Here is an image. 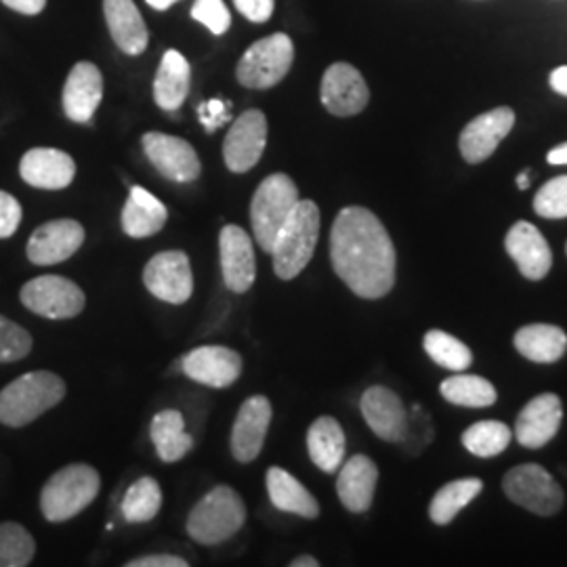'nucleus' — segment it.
I'll list each match as a JSON object with an SVG mask.
<instances>
[{"mask_svg": "<svg viewBox=\"0 0 567 567\" xmlns=\"http://www.w3.org/2000/svg\"><path fill=\"white\" fill-rule=\"evenodd\" d=\"M330 259L337 276L362 299H381L395 284V246L385 225L364 206H347L337 215Z\"/></svg>", "mask_w": 567, "mask_h": 567, "instance_id": "f257e3e1", "label": "nucleus"}, {"mask_svg": "<svg viewBox=\"0 0 567 567\" xmlns=\"http://www.w3.org/2000/svg\"><path fill=\"white\" fill-rule=\"evenodd\" d=\"M63 398L65 383L60 374L49 370L21 374L0 391V423L16 429L30 425L60 404Z\"/></svg>", "mask_w": 567, "mask_h": 567, "instance_id": "f03ea898", "label": "nucleus"}, {"mask_svg": "<svg viewBox=\"0 0 567 567\" xmlns=\"http://www.w3.org/2000/svg\"><path fill=\"white\" fill-rule=\"evenodd\" d=\"M320 238V208L313 200H299L282 225L274 248V269L280 280L297 278L311 261Z\"/></svg>", "mask_w": 567, "mask_h": 567, "instance_id": "7ed1b4c3", "label": "nucleus"}, {"mask_svg": "<svg viewBox=\"0 0 567 567\" xmlns=\"http://www.w3.org/2000/svg\"><path fill=\"white\" fill-rule=\"evenodd\" d=\"M102 487L100 473L91 465H68L51 475L41 492L42 515L51 524L76 517L97 498Z\"/></svg>", "mask_w": 567, "mask_h": 567, "instance_id": "20e7f679", "label": "nucleus"}, {"mask_svg": "<svg viewBox=\"0 0 567 567\" xmlns=\"http://www.w3.org/2000/svg\"><path fill=\"white\" fill-rule=\"evenodd\" d=\"M246 524L243 496L229 486L213 487L187 517V534L194 543L213 547L236 536Z\"/></svg>", "mask_w": 567, "mask_h": 567, "instance_id": "39448f33", "label": "nucleus"}, {"mask_svg": "<svg viewBox=\"0 0 567 567\" xmlns=\"http://www.w3.org/2000/svg\"><path fill=\"white\" fill-rule=\"evenodd\" d=\"M299 203V189L295 182L284 175L274 173L257 187L252 203H250V224L255 240L271 255L274 243Z\"/></svg>", "mask_w": 567, "mask_h": 567, "instance_id": "423d86ee", "label": "nucleus"}, {"mask_svg": "<svg viewBox=\"0 0 567 567\" xmlns=\"http://www.w3.org/2000/svg\"><path fill=\"white\" fill-rule=\"evenodd\" d=\"M295 61V44L288 34L276 32L248 47L238 61L236 76L246 89L265 91L284 81Z\"/></svg>", "mask_w": 567, "mask_h": 567, "instance_id": "0eeeda50", "label": "nucleus"}, {"mask_svg": "<svg viewBox=\"0 0 567 567\" xmlns=\"http://www.w3.org/2000/svg\"><path fill=\"white\" fill-rule=\"evenodd\" d=\"M503 487L515 505L543 517L555 515L566 501L564 489L547 468L532 463L511 468L503 480Z\"/></svg>", "mask_w": 567, "mask_h": 567, "instance_id": "6e6552de", "label": "nucleus"}, {"mask_svg": "<svg viewBox=\"0 0 567 567\" xmlns=\"http://www.w3.org/2000/svg\"><path fill=\"white\" fill-rule=\"evenodd\" d=\"M21 303L47 320H72L84 309V292L79 284L63 276H41L23 284Z\"/></svg>", "mask_w": 567, "mask_h": 567, "instance_id": "1a4fd4ad", "label": "nucleus"}, {"mask_svg": "<svg viewBox=\"0 0 567 567\" xmlns=\"http://www.w3.org/2000/svg\"><path fill=\"white\" fill-rule=\"evenodd\" d=\"M143 284L164 303H187L194 292L189 257L183 250H164L154 255L143 269Z\"/></svg>", "mask_w": 567, "mask_h": 567, "instance_id": "9d476101", "label": "nucleus"}, {"mask_svg": "<svg viewBox=\"0 0 567 567\" xmlns=\"http://www.w3.org/2000/svg\"><path fill=\"white\" fill-rule=\"evenodd\" d=\"M142 143L150 163L154 164L156 171L168 182L192 183L200 177V158L194 145H189L182 137L152 131L143 135Z\"/></svg>", "mask_w": 567, "mask_h": 567, "instance_id": "9b49d317", "label": "nucleus"}, {"mask_svg": "<svg viewBox=\"0 0 567 567\" xmlns=\"http://www.w3.org/2000/svg\"><path fill=\"white\" fill-rule=\"evenodd\" d=\"M267 143V118L261 110H246L231 124L224 142V161L231 173H248L255 168Z\"/></svg>", "mask_w": 567, "mask_h": 567, "instance_id": "f8f14e48", "label": "nucleus"}, {"mask_svg": "<svg viewBox=\"0 0 567 567\" xmlns=\"http://www.w3.org/2000/svg\"><path fill=\"white\" fill-rule=\"evenodd\" d=\"M320 97L332 116L349 118L364 110L370 102V89L364 76L351 63H332L324 72Z\"/></svg>", "mask_w": 567, "mask_h": 567, "instance_id": "ddd939ff", "label": "nucleus"}, {"mask_svg": "<svg viewBox=\"0 0 567 567\" xmlns=\"http://www.w3.org/2000/svg\"><path fill=\"white\" fill-rule=\"evenodd\" d=\"M185 377L200 385L225 389L243 374V355L221 344H204L189 351L182 362Z\"/></svg>", "mask_w": 567, "mask_h": 567, "instance_id": "4468645a", "label": "nucleus"}, {"mask_svg": "<svg viewBox=\"0 0 567 567\" xmlns=\"http://www.w3.org/2000/svg\"><path fill=\"white\" fill-rule=\"evenodd\" d=\"M271 414V402L265 395H252L240 405L231 429V454L238 463L248 465L261 454Z\"/></svg>", "mask_w": 567, "mask_h": 567, "instance_id": "2eb2a0df", "label": "nucleus"}, {"mask_svg": "<svg viewBox=\"0 0 567 567\" xmlns=\"http://www.w3.org/2000/svg\"><path fill=\"white\" fill-rule=\"evenodd\" d=\"M84 243V227L74 219H55L41 225L28 240L25 255L34 265H58L79 252Z\"/></svg>", "mask_w": 567, "mask_h": 567, "instance_id": "dca6fc26", "label": "nucleus"}, {"mask_svg": "<svg viewBox=\"0 0 567 567\" xmlns=\"http://www.w3.org/2000/svg\"><path fill=\"white\" fill-rule=\"evenodd\" d=\"M515 124V112L503 105L473 118L461 133V154L468 164L487 161Z\"/></svg>", "mask_w": 567, "mask_h": 567, "instance_id": "f3484780", "label": "nucleus"}, {"mask_svg": "<svg viewBox=\"0 0 567 567\" xmlns=\"http://www.w3.org/2000/svg\"><path fill=\"white\" fill-rule=\"evenodd\" d=\"M362 414L365 423L377 437L389 444L404 442L408 431V412L402 398L389 386L374 385L365 389L362 395Z\"/></svg>", "mask_w": 567, "mask_h": 567, "instance_id": "a211bd4d", "label": "nucleus"}, {"mask_svg": "<svg viewBox=\"0 0 567 567\" xmlns=\"http://www.w3.org/2000/svg\"><path fill=\"white\" fill-rule=\"evenodd\" d=\"M103 100L102 70L91 61H79L63 86V112L72 122L86 124L93 121Z\"/></svg>", "mask_w": 567, "mask_h": 567, "instance_id": "6ab92c4d", "label": "nucleus"}, {"mask_svg": "<svg viewBox=\"0 0 567 567\" xmlns=\"http://www.w3.org/2000/svg\"><path fill=\"white\" fill-rule=\"evenodd\" d=\"M224 282L229 290L243 295L257 278V257L250 236L238 225H225L219 236Z\"/></svg>", "mask_w": 567, "mask_h": 567, "instance_id": "aec40b11", "label": "nucleus"}, {"mask_svg": "<svg viewBox=\"0 0 567 567\" xmlns=\"http://www.w3.org/2000/svg\"><path fill=\"white\" fill-rule=\"evenodd\" d=\"M564 421V405L555 393H543L519 412L513 435L524 447L547 446Z\"/></svg>", "mask_w": 567, "mask_h": 567, "instance_id": "412c9836", "label": "nucleus"}, {"mask_svg": "<svg viewBox=\"0 0 567 567\" xmlns=\"http://www.w3.org/2000/svg\"><path fill=\"white\" fill-rule=\"evenodd\" d=\"M505 248L527 280H543L553 267L550 246L534 224L517 221L513 225L505 238Z\"/></svg>", "mask_w": 567, "mask_h": 567, "instance_id": "4be33fe9", "label": "nucleus"}, {"mask_svg": "<svg viewBox=\"0 0 567 567\" xmlns=\"http://www.w3.org/2000/svg\"><path fill=\"white\" fill-rule=\"evenodd\" d=\"M20 175L37 189H65L76 177V164L61 150L34 147L23 154Z\"/></svg>", "mask_w": 567, "mask_h": 567, "instance_id": "5701e85b", "label": "nucleus"}, {"mask_svg": "<svg viewBox=\"0 0 567 567\" xmlns=\"http://www.w3.org/2000/svg\"><path fill=\"white\" fill-rule=\"evenodd\" d=\"M377 484H379L377 465L364 454H355L339 468V480H337L339 501L351 513H365L372 507Z\"/></svg>", "mask_w": 567, "mask_h": 567, "instance_id": "b1692460", "label": "nucleus"}, {"mask_svg": "<svg viewBox=\"0 0 567 567\" xmlns=\"http://www.w3.org/2000/svg\"><path fill=\"white\" fill-rule=\"evenodd\" d=\"M103 13L118 49L126 55H142L150 34L137 4L133 0H103Z\"/></svg>", "mask_w": 567, "mask_h": 567, "instance_id": "393cba45", "label": "nucleus"}, {"mask_svg": "<svg viewBox=\"0 0 567 567\" xmlns=\"http://www.w3.org/2000/svg\"><path fill=\"white\" fill-rule=\"evenodd\" d=\"M168 219L166 206L143 187H133L122 208V229L128 238L142 240L156 236Z\"/></svg>", "mask_w": 567, "mask_h": 567, "instance_id": "a878e982", "label": "nucleus"}, {"mask_svg": "<svg viewBox=\"0 0 567 567\" xmlns=\"http://www.w3.org/2000/svg\"><path fill=\"white\" fill-rule=\"evenodd\" d=\"M267 492L271 505L284 513H295L305 519L320 517V505L313 498V494L295 475H290L280 466H271L267 471Z\"/></svg>", "mask_w": 567, "mask_h": 567, "instance_id": "bb28decb", "label": "nucleus"}, {"mask_svg": "<svg viewBox=\"0 0 567 567\" xmlns=\"http://www.w3.org/2000/svg\"><path fill=\"white\" fill-rule=\"evenodd\" d=\"M307 450L313 465L328 475L337 473L344 463V431L337 419L320 416L307 431Z\"/></svg>", "mask_w": 567, "mask_h": 567, "instance_id": "cd10ccee", "label": "nucleus"}, {"mask_svg": "<svg viewBox=\"0 0 567 567\" xmlns=\"http://www.w3.org/2000/svg\"><path fill=\"white\" fill-rule=\"evenodd\" d=\"M189 84H192V68L187 60L175 49L166 51L154 81L156 103L166 112L179 110L183 102L187 100Z\"/></svg>", "mask_w": 567, "mask_h": 567, "instance_id": "c85d7f7f", "label": "nucleus"}, {"mask_svg": "<svg viewBox=\"0 0 567 567\" xmlns=\"http://www.w3.org/2000/svg\"><path fill=\"white\" fill-rule=\"evenodd\" d=\"M515 349L532 362L550 364L564 358L567 351V334L553 324H529L517 330Z\"/></svg>", "mask_w": 567, "mask_h": 567, "instance_id": "c756f323", "label": "nucleus"}, {"mask_svg": "<svg viewBox=\"0 0 567 567\" xmlns=\"http://www.w3.org/2000/svg\"><path fill=\"white\" fill-rule=\"evenodd\" d=\"M150 435L164 463L182 461L194 447V437L185 431V421L179 410L158 412L150 426Z\"/></svg>", "mask_w": 567, "mask_h": 567, "instance_id": "7c9ffc66", "label": "nucleus"}, {"mask_svg": "<svg viewBox=\"0 0 567 567\" xmlns=\"http://www.w3.org/2000/svg\"><path fill=\"white\" fill-rule=\"evenodd\" d=\"M484 492V482L477 477H466V480H456L442 487L431 505H429V517L437 526H447L463 508Z\"/></svg>", "mask_w": 567, "mask_h": 567, "instance_id": "2f4dec72", "label": "nucleus"}, {"mask_svg": "<svg viewBox=\"0 0 567 567\" xmlns=\"http://www.w3.org/2000/svg\"><path fill=\"white\" fill-rule=\"evenodd\" d=\"M163 507V489L154 477H142L126 489L122 515L128 524H147Z\"/></svg>", "mask_w": 567, "mask_h": 567, "instance_id": "473e14b6", "label": "nucleus"}, {"mask_svg": "<svg viewBox=\"0 0 567 567\" xmlns=\"http://www.w3.org/2000/svg\"><path fill=\"white\" fill-rule=\"evenodd\" d=\"M444 400L463 408H487L496 402L494 385L475 374H454L440 386Z\"/></svg>", "mask_w": 567, "mask_h": 567, "instance_id": "72a5a7b5", "label": "nucleus"}, {"mask_svg": "<svg viewBox=\"0 0 567 567\" xmlns=\"http://www.w3.org/2000/svg\"><path fill=\"white\" fill-rule=\"evenodd\" d=\"M513 431L501 421H482L468 426L463 433V446L477 458H492L507 450Z\"/></svg>", "mask_w": 567, "mask_h": 567, "instance_id": "f704fd0d", "label": "nucleus"}, {"mask_svg": "<svg viewBox=\"0 0 567 567\" xmlns=\"http://www.w3.org/2000/svg\"><path fill=\"white\" fill-rule=\"evenodd\" d=\"M426 355L435 364L452 370V372H465L473 364V353L463 341L447 334L444 330H429L425 334Z\"/></svg>", "mask_w": 567, "mask_h": 567, "instance_id": "c9c22d12", "label": "nucleus"}, {"mask_svg": "<svg viewBox=\"0 0 567 567\" xmlns=\"http://www.w3.org/2000/svg\"><path fill=\"white\" fill-rule=\"evenodd\" d=\"M37 543L25 527L16 522L0 524V567L30 566Z\"/></svg>", "mask_w": 567, "mask_h": 567, "instance_id": "e433bc0d", "label": "nucleus"}, {"mask_svg": "<svg viewBox=\"0 0 567 567\" xmlns=\"http://www.w3.org/2000/svg\"><path fill=\"white\" fill-rule=\"evenodd\" d=\"M534 210L543 219H566L567 175L555 177L538 189V194L534 196Z\"/></svg>", "mask_w": 567, "mask_h": 567, "instance_id": "4c0bfd02", "label": "nucleus"}, {"mask_svg": "<svg viewBox=\"0 0 567 567\" xmlns=\"http://www.w3.org/2000/svg\"><path fill=\"white\" fill-rule=\"evenodd\" d=\"M32 351V337L23 326L0 316V364L20 362Z\"/></svg>", "mask_w": 567, "mask_h": 567, "instance_id": "58836bf2", "label": "nucleus"}, {"mask_svg": "<svg viewBox=\"0 0 567 567\" xmlns=\"http://www.w3.org/2000/svg\"><path fill=\"white\" fill-rule=\"evenodd\" d=\"M192 18L200 21L217 37L225 34L231 25V16H229L224 0H196L192 7Z\"/></svg>", "mask_w": 567, "mask_h": 567, "instance_id": "ea45409f", "label": "nucleus"}, {"mask_svg": "<svg viewBox=\"0 0 567 567\" xmlns=\"http://www.w3.org/2000/svg\"><path fill=\"white\" fill-rule=\"evenodd\" d=\"M21 204L16 196L0 189V240L11 238L21 224Z\"/></svg>", "mask_w": 567, "mask_h": 567, "instance_id": "a19ab883", "label": "nucleus"}, {"mask_svg": "<svg viewBox=\"0 0 567 567\" xmlns=\"http://www.w3.org/2000/svg\"><path fill=\"white\" fill-rule=\"evenodd\" d=\"M234 4L246 20L265 23L274 16L276 0H234Z\"/></svg>", "mask_w": 567, "mask_h": 567, "instance_id": "79ce46f5", "label": "nucleus"}, {"mask_svg": "<svg viewBox=\"0 0 567 567\" xmlns=\"http://www.w3.org/2000/svg\"><path fill=\"white\" fill-rule=\"evenodd\" d=\"M128 567H187L189 564L177 555H147L126 564Z\"/></svg>", "mask_w": 567, "mask_h": 567, "instance_id": "37998d69", "label": "nucleus"}, {"mask_svg": "<svg viewBox=\"0 0 567 567\" xmlns=\"http://www.w3.org/2000/svg\"><path fill=\"white\" fill-rule=\"evenodd\" d=\"M200 116H203L204 126L208 131H215L217 126H221L227 121V110H225L224 103L215 100V102L204 103L200 107Z\"/></svg>", "mask_w": 567, "mask_h": 567, "instance_id": "c03bdc74", "label": "nucleus"}, {"mask_svg": "<svg viewBox=\"0 0 567 567\" xmlns=\"http://www.w3.org/2000/svg\"><path fill=\"white\" fill-rule=\"evenodd\" d=\"M2 4L23 16H39L47 7V0H2Z\"/></svg>", "mask_w": 567, "mask_h": 567, "instance_id": "a18cd8bd", "label": "nucleus"}, {"mask_svg": "<svg viewBox=\"0 0 567 567\" xmlns=\"http://www.w3.org/2000/svg\"><path fill=\"white\" fill-rule=\"evenodd\" d=\"M550 86H553V91H557L559 95H566L567 97V65H559V68H555L553 72H550Z\"/></svg>", "mask_w": 567, "mask_h": 567, "instance_id": "49530a36", "label": "nucleus"}, {"mask_svg": "<svg viewBox=\"0 0 567 567\" xmlns=\"http://www.w3.org/2000/svg\"><path fill=\"white\" fill-rule=\"evenodd\" d=\"M548 164H557V166H567V143H561L557 147H553L547 154Z\"/></svg>", "mask_w": 567, "mask_h": 567, "instance_id": "de8ad7c7", "label": "nucleus"}, {"mask_svg": "<svg viewBox=\"0 0 567 567\" xmlns=\"http://www.w3.org/2000/svg\"><path fill=\"white\" fill-rule=\"evenodd\" d=\"M290 566H292V567H318V566H320V561H318V559H313V557H309V555H303V557H297V559H292V561H290Z\"/></svg>", "mask_w": 567, "mask_h": 567, "instance_id": "09e8293b", "label": "nucleus"}, {"mask_svg": "<svg viewBox=\"0 0 567 567\" xmlns=\"http://www.w3.org/2000/svg\"><path fill=\"white\" fill-rule=\"evenodd\" d=\"M152 9H156V11H166L168 7H173L175 2H179V0H145Z\"/></svg>", "mask_w": 567, "mask_h": 567, "instance_id": "8fccbe9b", "label": "nucleus"}, {"mask_svg": "<svg viewBox=\"0 0 567 567\" xmlns=\"http://www.w3.org/2000/svg\"><path fill=\"white\" fill-rule=\"evenodd\" d=\"M517 185H519V189H527V187H529V171H524V173L517 177Z\"/></svg>", "mask_w": 567, "mask_h": 567, "instance_id": "3c124183", "label": "nucleus"}, {"mask_svg": "<svg viewBox=\"0 0 567 567\" xmlns=\"http://www.w3.org/2000/svg\"><path fill=\"white\" fill-rule=\"evenodd\" d=\"M566 252H567V244H566Z\"/></svg>", "mask_w": 567, "mask_h": 567, "instance_id": "603ef678", "label": "nucleus"}]
</instances>
